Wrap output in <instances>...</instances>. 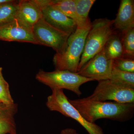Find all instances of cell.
I'll list each match as a JSON object with an SVG mask.
<instances>
[{
    "label": "cell",
    "instance_id": "1",
    "mask_svg": "<svg viewBox=\"0 0 134 134\" xmlns=\"http://www.w3.org/2000/svg\"><path fill=\"white\" fill-rule=\"evenodd\" d=\"M70 103L87 121L95 123L100 119L125 122L131 119L134 114V103H121L99 101L86 98L70 100Z\"/></svg>",
    "mask_w": 134,
    "mask_h": 134
},
{
    "label": "cell",
    "instance_id": "2",
    "mask_svg": "<svg viewBox=\"0 0 134 134\" xmlns=\"http://www.w3.org/2000/svg\"><path fill=\"white\" fill-rule=\"evenodd\" d=\"M91 22L82 28H77L69 37L62 53H55L53 59L55 70L77 73L82 54L86 36Z\"/></svg>",
    "mask_w": 134,
    "mask_h": 134
},
{
    "label": "cell",
    "instance_id": "3",
    "mask_svg": "<svg viewBox=\"0 0 134 134\" xmlns=\"http://www.w3.org/2000/svg\"><path fill=\"white\" fill-rule=\"evenodd\" d=\"M113 24V20L107 18L96 19L91 23L77 72L89 60L104 49L110 36L114 32L112 29Z\"/></svg>",
    "mask_w": 134,
    "mask_h": 134
},
{
    "label": "cell",
    "instance_id": "4",
    "mask_svg": "<svg viewBox=\"0 0 134 134\" xmlns=\"http://www.w3.org/2000/svg\"><path fill=\"white\" fill-rule=\"evenodd\" d=\"M36 79L49 86L52 90L66 89L73 92L78 96L82 95L80 88L82 85L93 81L80 75L77 73L56 70L51 72L40 70L36 75Z\"/></svg>",
    "mask_w": 134,
    "mask_h": 134
},
{
    "label": "cell",
    "instance_id": "5",
    "mask_svg": "<svg viewBox=\"0 0 134 134\" xmlns=\"http://www.w3.org/2000/svg\"><path fill=\"white\" fill-rule=\"evenodd\" d=\"M47 98L46 105L49 110L60 113L79 122L89 134H104L102 129L96 123L87 121L78 111L70 103L63 90L54 89Z\"/></svg>",
    "mask_w": 134,
    "mask_h": 134
},
{
    "label": "cell",
    "instance_id": "6",
    "mask_svg": "<svg viewBox=\"0 0 134 134\" xmlns=\"http://www.w3.org/2000/svg\"><path fill=\"white\" fill-rule=\"evenodd\" d=\"M32 31L38 44L51 47L57 54L63 52L70 36L50 25L43 17L34 25Z\"/></svg>",
    "mask_w": 134,
    "mask_h": 134
},
{
    "label": "cell",
    "instance_id": "7",
    "mask_svg": "<svg viewBox=\"0 0 134 134\" xmlns=\"http://www.w3.org/2000/svg\"><path fill=\"white\" fill-rule=\"evenodd\" d=\"M86 98L103 102L112 100L118 103H134V89L119 86L108 79L99 82L93 93Z\"/></svg>",
    "mask_w": 134,
    "mask_h": 134
},
{
    "label": "cell",
    "instance_id": "8",
    "mask_svg": "<svg viewBox=\"0 0 134 134\" xmlns=\"http://www.w3.org/2000/svg\"><path fill=\"white\" fill-rule=\"evenodd\" d=\"M113 66V60L107 58L103 49L89 60L77 73L93 81L99 82L110 79Z\"/></svg>",
    "mask_w": 134,
    "mask_h": 134
},
{
    "label": "cell",
    "instance_id": "9",
    "mask_svg": "<svg viewBox=\"0 0 134 134\" xmlns=\"http://www.w3.org/2000/svg\"><path fill=\"white\" fill-rule=\"evenodd\" d=\"M0 40L38 44L32 28L17 18L0 25Z\"/></svg>",
    "mask_w": 134,
    "mask_h": 134
},
{
    "label": "cell",
    "instance_id": "10",
    "mask_svg": "<svg viewBox=\"0 0 134 134\" xmlns=\"http://www.w3.org/2000/svg\"><path fill=\"white\" fill-rule=\"evenodd\" d=\"M38 1L41 7L43 17L49 24L69 35L76 30L74 20L50 5V0Z\"/></svg>",
    "mask_w": 134,
    "mask_h": 134
},
{
    "label": "cell",
    "instance_id": "11",
    "mask_svg": "<svg viewBox=\"0 0 134 134\" xmlns=\"http://www.w3.org/2000/svg\"><path fill=\"white\" fill-rule=\"evenodd\" d=\"M18 7L16 18L32 28L43 17L38 0L19 1Z\"/></svg>",
    "mask_w": 134,
    "mask_h": 134
},
{
    "label": "cell",
    "instance_id": "12",
    "mask_svg": "<svg viewBox=\"0 0 134 134\" xmlns=\"http://www.w3.org/2000/svg\"><path fill=\"white\" fill-rule=\"evenodd\" d=\"M115 29L122 35L129 29L134 28V1L121 0L116 15L113 20Z\"/></svg>",
    "mask_w": 134,
    "mask_h": 134
},
{
    "label": "cell",
    "instance_id": "13",
    "mask_svg": "<svg viewBox=\"0 0 134 134\" xmlns=\"http://www.w3.org/2000/svg\"><path fill=\"white\" fill-rule=\"evenodd\" d=\"M17 105L0 104V134H16L14 116Z\"/></svg>",
    "mask_w": 134,
    "mask_h": 134
},
{
    "label": "cell",
    "instance_id": "14",
    "mask_svg": "<svg viewBox=\"0 0 134 134\" xmlns=\"http://www.w3.org/2000/svg\"><path fill=\"white\" fill-rule=\"evenodd\" d=\"M104 50L105 56L109 59L114 60L125 56L121 40L119 35L114 32L108 39Z\"/></svg>",
    "mask_w": 134,
    "mask_h": 134
},
{
    "label": "cell",
    "instance_id": "15",
    "mask_svg": "<svg viewBox=\"0 0 134 134\" xmlns=\"http://www.w3.org/2000/svg\"><path fill=\"white\" fill-rule=\"evenodd\" d=\"M76 9L77 27H84L91 23L89 13L96 0H75Z\"/></svg>",
    "mask_w": 134,
    "mask_h": 134
},
{
    "label": "cell",
    "instance_id": "16",
    "mask_svg": "<svg viewBox=\"0 0 134 134\" xmlns=\"http://www.w3.org/2000/svg\"><path fill=\"white\" fill-rule=\"evenodd\" d=\"M109 80L119 86L134 89V73L122 71L113 66Z\"/></svg>",
    "mask_w": 134,
    "mask_h": 134
},
{
    "label": "cell",
    "instance_id": "17",
    "mask_svg": "<svg viewBox=\"0 0 134 134\" xmlns=\"http://www.w3.org/2000/svg\"><path fill=\"white\" fill-rule=\"evenodd\" d=\"M19 1H12L0 5V25L16 18Z\"/></svg>",
    "mask_w": 134,
    "mask_h": 134
},
{
    "label": "cell",
    "instance_id": "18",
    "mask_svg": "<svg viewBox=\"0 0 134 134\" xmlns=\"http://www.w3.org/2000/svg\"><path fill=\"white\" fill-rule=\"evenodd\" d=\"M50 3L54 7L76 22V13L75 0H50Z\"/></svg>",
    "mask_w": 134,
    "mask_h": 134
},
{
    "label": "cell",
    "instance_id": "19",
    "mask_svg": "<svg viewBox=\"0 0 134 134\" xmlns=\"http://www.w3.org/2000/svg\"><path fill=\"white\" fill-rule=\"evenodd\" d=\"M121 42L125 55L128 57L134 58V28L129 29L123 34Z\"/></svg>",
    "mask_w": 134,
    "mask_h": 134
},
{
    "label": "cell",
    "instance_id": "20",
    "mask_svg": "<svg viewBox=\"0 0 134 134\" xmlns=\"http://www.w3.org/2000/svg\"><path fill=\"white\" fill-rule=\"evenodd\" d=\"M114 66L122 71L134 73V58L125 56L114 60Z\"/></svg>",
    "mask_w": 134,
    "mask_h": 134
},
{
    "label": "cell",
    "instance_id": "21",
    "mask_svg": "<svg viewBox=\"0 0 134 134\" xmlns=\"http://www.w3.org/2000/svg\"><path fill=\"white\" fill-rule=\"evenodd\" d=\"M14 103L7 82L5 81L0 83V104L11 105Z\"/></svg>",
    "mask_w": 134,
    "mask_h": 134
},
{
    "label": "cell",
    "instance_id": "22",
    "mask_svg": "<svg viewBox=\"0 0 134 134\" xmlns=\"http://www.w3.org/2000/svg\"><path fill=\"white\" fill-rule=\"evenodd\" d=\"M60 134H79L76 130L71 128H66L63 130Z\"/></svg>",
    "mask_w": 134,
    "mask_h": 134
},
{
    "label": "cell",
    "instance_id": "23",
    "mask_svg": "<svg viewBox=\"0 0 134 134\" xmlns=\"http://www.w3.org/2000/svg\"><path fill=\"white\" fill-rule=\"evenodd\" d=\"M2 69V68L0 67V83L3 82H5L6 81L5 79H4L3 76Z\"/></svg>",
    "mask_w": 134,
    "mask_h": 134
},
{
    "label": "cell",
    "instance_id": "24",
    "mask_svg": "<svg viewBox=\"0 0 134 134\" xmlns=\"http://www.w3.org/2000/svg\"><path fill=\"white\" fill-rule=\"evenodd\" d=\"M12 0H0V5L5 3L10 2Z\"/></svg>",
    "mask_w": 134,
    "mask_h": 134
},
{
    "label": "cell",
    "instance_id": "25",
    "mask_svg": "<svg viewBox=\"0 0 134 134\" xmlns=\"http://www.w3.org/2000/svg\"></svg>",
    "mask_w": 134,
    "mask_h": 134
},
{
    "label": "cell",
    "instance_id": "26",
    "mask_svg": "<svg viewBox=\"0 0 134 134\" xmlns=\"http://www.w3.org/2000/svg\"><path fill=\"white\" fill-rule=\"evenodd\" d=\"M17 134L16 133V134Z\"/></svg>",
    "mask_w": 134,
    "mask_h": 134
}]
</instances>
